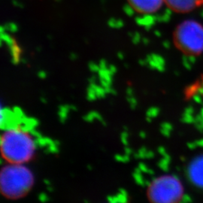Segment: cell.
Listing matches in <instances>:
<instances>
[{
  "mask_svg": "<svg viewBox=\"0 0 203 203\" xmlns=\"http://www.w3.org/2000/svg\"><path fill=\"white\" fill-rule=\"evenodd\" d=\"M165 4L177 13H188L203 6V0H165Z\"/></svg>",
  "mask_w": 203,
  "mask_h": 203,
  "instance_id": "cell-6",
  "label": "cell"
},
{
  "mask_svg": "<svg viewBox=\"0 0 203 203\" xmlns=\"http://www.w3.org/2000/svg\"><path fill=\"white\" fill-rule=\"evenodd\" d=\"M130 6L140 14L156 13L165 4V0H127Z\"/></svg>",
  "mask_w": 203,
  "mask_h": 203,
  "instance_id": "cell-5",
  "label": "cell"
},
{
  "mask_svg": "<svg viewBox=\"0 0 203 203\" xmlns=\"http://www.w3.org/2000/svg\"><path fill=\"white\" fill-rule=\"evenodd\" d=\"M38 145L36 137L25 127H6L1 136V154L5 162L28 164L34 159Z\"/></svg>",
  "mask_w": 203,
  "mask_h": 203,
  "instance_id": "cell-1",
  "label": "cell"
},
{
  "mask_svg": "<svg viewBox=\"0 0 203 203\" xmlns=\"http://www.w3.org/2000/svg\"><path fill=\"white\" fill-rule=\"evenodd\" d=\"M147 193L150 203H178L182 195V187L175 178L165 175L150 183Z\"/></svg>",
  "mask_w": 203,
  "mask_h": 203,
  "instance_id": "cell-4",
  "label": "cell"
},
{
  "mask_svg": "<svg viewBox=\"0 0 203 203\" xmlns=\"http://www.w3.org/2000/svg\"><path fill=\"white\" fill-rule=\"evenodd\" d=\"M35 184V175L28 164L5 162L0 173L1 193L8 199L27 196Z\"/></svg>",
  "mask_w": 203,
  "mask_h": 203,
  "instance_id": "cell-2",
  "label": "cell"
},
{
  "mask_svg": "<svg viewBox=\"0 0 203 203\" xmlns=\"http://www.w3.org/2000/svg\"><path fill=\"white\" fill-rule=\"evenodd\" d=\"M173 41L181 53L198 56L203 52V26L196 20H185L175 29Z\"/></svg>",
  "mask_w": 203,
  "mask_h": 203,
  "instance_id": "cell-3",
  "label": "cell"
},
{
  "mask_svg": "<svg viewBox=\"0 0 203 203\" xmlns=\"http://www.w3.org/2000/svg\"><path fill=\"white\" fill-rule=\"evenodd\" d=\"M110 203H112V202H110Z\"/></svg>",
  "mask_w": 203,
  "mask_h": 203,
  "instance_id": "cell-7",
  "label": "cell"
}]
</instances>
